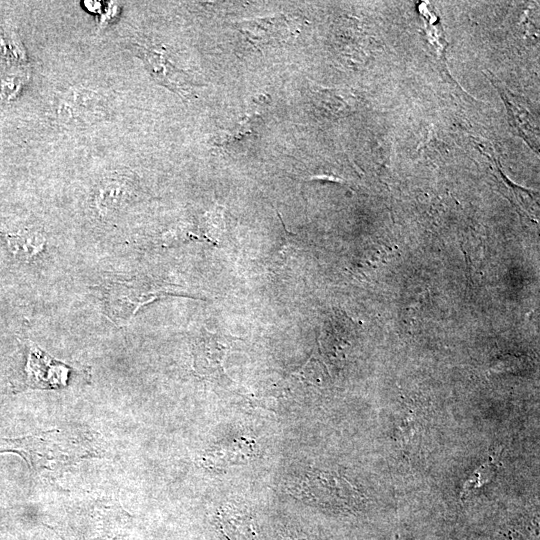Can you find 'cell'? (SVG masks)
<instances>
[{
	"label": "cell",
	"mask_w": 540,
	"mask_h": 540,
	"mask_svg": "<svg viewBox=\"0 0 540 540\" xmlns=\"http://www.w3.org/2000/svg\"><path fill=\"white\" fill-rule=\"evenodd\" d=\"M125 177H111L106 179L96 194V205L102 215L117 210L126 199L128 194Z\"/></svg>",
	"instance_id": "52a82bcc"
},
{
	"label": "cell",
	"mask_w": 540,
	"mask_h": 540,
	"mask_svg": "<svg viewBox=\"0 0 540 540\" xmlns=\"http://www.w3.org/2000/svg\"><path fill=\"white\" fill-rule=\"evenodd\" d=\"M8 248L12 255L20 261L33 260L45 248V237L32 229H22L5 235Z\"/></svg>",
	"instance_id": "8992f818"
},
{
	"label": "cell",
	"mask_w": 540,
	"mask_h": 540,
	"mask_svg": "<svg viewBox=\"0 0 540 540\" xmlns=\"http://www.w3.org/2000/svg\"><path fill=\"white\" fill-rule=\"evenodd\" d=\"M247 41L258 48L284 43L294 35L295 25L287 16L254 18L237 23Z\"/></svg>",
	"instance_id": "3957f363"
},
{
	"label": "cell",
	"mask_w": 540,
	"mask_h": 540,
	"mask_svg": "<svg viewBox=\"0 0 540 540\" xmlns=\"http://www.w3.org/2000/svg\"><path fill=\"white\" fill-rule=\"evenodd\" d=\"M255 442L249 438H239L209 449L203 461L206 467L225 469L240 464H246L254 455Z\"/></svg>",
	"instance_id": "5b68a950"
},
{
	"label": "cell",
	"mask_w": 540,
	"mask_h": 540,
	"mask_svg": "<svg viewBox=\"0 0 540 540\" xmlns=\"http://www.w3.org/2000/svg\"><path fill=\"white\" fill-rule=\"evenodd\" d=\"M167 294L166 287H157L143 282L113 281L104 294L106 315L116 324L124 325L144 304Z\"/></svg>",
	"instance_id": "6da1fadb"
},
{
	"label": "cell",
	"mask_w": 540,
	"mask_h": 540,
	"mask_svg": "<svg viewBox=\"0 0 540 540\" xmlns=\"http://www.w3.org/2000/svg\"><path fill=\"white\" fill-rule=\"evenodd\" d=\"M226 341L211 332L201 335L194 343V368L202 376L222 375L223 361L228 351Z\"/></svg>",
	"instance_id": "277c9868"
},
{
	"label": "cell",
	"mask_w": 540,
	"mask_h": 540,
	"mask_svg": "<svg viewBox=\"0 0 540 540\" xmlns=\"http://www.w3.org/2000/svg\"><path fill=\"white\" fill-rule=\"evenodd\" d=\"M220 525L229 540H255V532L247 516L229 509L220 513Z\"/></svg>",
	"instance_id": "9c48e42d"
},
{
	"label": "cell",
	"mask_w": 540,
	"mask_h": 540,
	"mask_svg": "<svg viewBox=\"0 0 540 540\" xmlns=\"http://www.w3.org/2000/svg\"><path fill=\"white\" fill-rule=\"evenodd\" d=\"M25 371L28 386L38 389H58L67 384L69 368L53 359L37 345L30 343Z\"/></svg>",
	"instance_id": "7a4b0ae2"
},
{
	"label": "cell",
	"mask_w": 540,
	"mask_h": 540,
	"mask_svg": "<svg viewBox=\"0 0 540 540\" xmlns=\"http://www.w3.org/2000/svg\"><path fill=\"white\" fill-rule=\"evenodd\" d=\"M142 51V57L149 67L151 74L157 78L158 81L169 86L173 90H184L183 80H181V72L174 69L175 67L170 64L162 55L155 51L140 48Z\"/></svg>",
	"instance_id": "ba28073f"
}]
</instances>
